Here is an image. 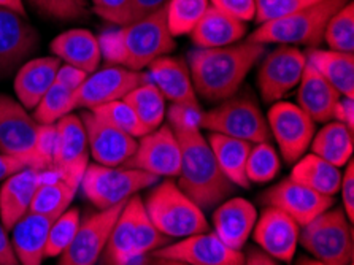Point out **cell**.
<instances>
[{
    "label": "cell",
    "instance_id": "cell-1",
    "mask_svg": "<svg viewBox=\"0 0 354 265\" xmlns=\"http://www.w3.org/2000/svg\"><path fill=\"white\" fill-rule=\"evenodd\" d=\"M266 53V45L248 39L223 48H196L186 59L196 94L210 102L230 99Z\"/></svg>",
    "mask_w": 354,
    "mask_h": 265
},
{
    "label": "cell",
    "instance_id": "cell-2",
    "mask_svg": "<svg viewBox=\"0 0 354 265\" xmlns=\"http://www.w3.org/2000/svg\"><path fill=\"white\" fill-rule=\"evenodd\" d=\"M99 40L102 56L111 64L143 72L156 59L175 50V39L170 35L165 8L136 23L121 26Z\"/></svg>",
    "mask_w": 354,
    "mask_h": 265
},
{
    "label": "cell",
    "instance_id": "cell-3",
    "mask_svg": "<svg viewBox=\"0 0 354 265\" xmlns=\"http://www.w3.org/2000/svg\"><path fill=\"white\" fill-rule=\"evenodd\" d=\"M181 149L178 186L202 212L216 208L235 186L219 169L210 145L201 131L175 132Z\"/></svg>",
    "mask_w": 354,
    "mask_h": 265
},
{
    "label": "cell",
    "instance_id": "cell-4",
    "mask_svg": "<svg viewBox=\"0 0 354 265\" xmlns=\"http://www.w3.org/2000/svg\"><path fill=\"white\" fill-rule=\"evenodd\" d=\"M143 207L149 221L167 239L181 240L208 230V221L202 210L171 180L154 186Z\"/></svg>",
    "mask_w": 354,
    "mask_h": 265
},
{
    "label": "cell",
    "instance_id": "cell-5",
    "mask_svg": "<svg viewBox=\"0 0 354 265\" xmlns=\"http://www.w3.org/2000/svg\"><path fill=\"white\" fill-rule=\"evenodd\" d=\"M351 0H323L280 19L259 24L248 37L250 42L261 45L312 46L324 39L326 26L342 7Z\"/></svg>",
    "mask_w": 354,
    "mask_h": 265
},
{
    "label": "cell",
    "instance_id": "cell-6",
    "mask_svg": "<svg viewBox=\"0 0 354 265\" xmlns=\"http://www.w3.org/2000/svg\"><path fill=\"white\" fill-rule=\"evenodd\" d=\"M299 243L321 262L332 265L353 262L351 223L340 207H330L300 227Z\"/></svg>",
    "mask_w": 354,
    "mask_h": 265
},
{
    "label": "cell",
    "instance_id": "cell-7",
    "mask_svg": "<svg viewBox=\"0 0 354 265\" xmlns=\"http://www.w3.org/2000/svg\"><path fill=\"white\" fill-rule=\"evenodd\" d=\"M160 178L131 167L89 164L82 180L86 199L99 210L126 202L145 188L158 185Z\"/></svg>",
    "mask_w": 354,
    "mask_h": 265
},
{
    "label": "cell",
    "instance_id": "cell-8",
    "mask_svg": "<svg viewBox=\"0 0 354 265\" xmlns=\"http://www.w3.org/2000/svg\"><path fill=\"white\" fill-rule=\"evenodd\" d=\"M202 129L248 143L270 142V131L261 108L250 95L235 94L203 113Z\"/></svg>",
    "mask_w": 354,
    "mask_h": 265
},
{
    "label": "cell",
    "instance_id": "cell-9",
    "mask_svg": "<svg viewBox=\"0 0 354 265\" xmlns=\"http://www.w3.org/2000/svg\"><path fill=\"white\" fill-rule=\"evenodd\" d=\"M148 73L136 72L122 66H111L97 68L89 73L84 83L75 91L71 100V111L75 108H89L110 104L115 100H122L138 86L147 83Z\"/></svg>",
    "mask_w": 354,
    "mask_h": 265
},
{
    "label": "cell",
    "instance_id": "cell-10",
    "mask_svg": "<svg viewBox=\"0 0 354 265\" xmlns=\"http://www.w3.org/2000/svg\"><path fill=\"white\" fill-rule=\"evenodd\" d=\"M270 137L275 138L278 149L288 164L296 162L307 153L315 135V121L291 102H275L267 113Z\"/></svg>",
    "mask_w": 354,
    "mask_h": 265
},
{
    "label": "cell",
    "instance_id": "cell-11",
    "mask_svg": "<svg viewBox=\"0 0 354 265\" xmlns=\"http://www.w3.org/2000/svg\"><path fill=\"white\" fill-rule=\"evenodd\" d=\"M56 149L51 169L59 180L78 189L89 165V145L82 118L73 113L56 122Z\"/></svg>",
    "mask_w": 354,
    "mask_h": 265
},
{
    "label": "cell",
    "instance_id": "cell-12",
    "mask_svg": "<svg viewBox=\"0 0 354 265\" xmlns=\"http://www.w3.org/2000/svg\"><path fill=\"white\" fill-rule=\"evenodd\" d=\"M305 66V53L297 46L278 45L269 54L266 53L257 72V88L264 102H280L281 97L297 88Z\"/></svg>",
    "mask_w": 354,
    "mask_h": 265
},
{
    "label": "cell",
    "instance_id": "cell-13",
    "mask_svg": "<svg viewBox=\"0 0 354 265\" xmlns=\"http://www.w3.org/2000/svg\"><path fill=\"white\" fill-rule=\"evenodd\" d=\"M181 149L178 138L169 124H162L137 142V149L124 167L147 172L158 178L178 176Z\"/></svg>",
    "mask_w": 354,
    "mask_h": 265
},
{
    "label": "cell",
    "instance_id": "cell-14",
    "mask_svg": "<svg viewBox=\"0 0 354 265\" xmlns=\"http://www.w3.org/2000/svg\"><path fill=\"white\" fill-rule=\"evenodd\" d=\"M153 257L169 259L189 265H243V251L229 248L214 232H202L176 243L158 248L151 253Z\"/></svg>",
    "mask_w": 354,
    "mask_h": 265
},
{
    "label": "cell",
    "instance_id": "cell-15",
    "mask_svg": "<svg viewBox=\"0 0 354 265\" xmlns=\"http://www.w3.org/2000/svg\"><path fill=\"white\" fill-rule=\"evenodd\" d=\"M126 202L111 208L99 210V213L83 221L72 243L61 254L59 265H95L105 250L111 229Z\"/></svg>",
    "mask_w": 354,
    "mask_h": 265
},
{
    "label": "cell",
    "instance_id": "cell-16",
    "mask_svg": "<svg viewBox=\"0 0 354 265\" xmlns=\"http://www.w3.org/2000/svg\"><path fill=\"white\" fill-rule=\"evenodd\" d=\"M80 118H82L86 137H88L89 153L95 164L121 167L136 153L137 138L102 121L93 111H83Z\"/></svg>",
    "mask_w": 354,
    "mask_h": 265
},
{
    "label": "cell",
    "instance_id": "cell-17",
    "mask_svg": "<svg viewBox=\"0 0 354 265\" xmlns=\"http://www.w3.org/2000/svg\"><path fill=\"white\" fill-rule=\"evenodd\" d=\"M300 226L275 207H267L251 232L257 246L275 261L291 262L299 245Z\"/></svg>",
    "mask_w": 354,
    "mask_h": 265
},
{
    "label": "cell",
    "instance_id": "cell-18",
    "mask_svg": "<svg viewBox=\"0 0 354 265\" xmlns=\"http://www.w3.org/2000/svg\"><path fill=\"white\" fill-rule=\"evenodd\" d=\"M264 202L267 207L281 210L304 227L326 210L334 207L335 199L315 192L307 186L292 181L291 178H286L264 194Z\"/></svg>",
    "mask_w": 354,
    "mask_h": 265
},
{
    "label": "cell",
    "instance_id": "cell-19",
    "mask_svg": "<svg viewBox=\"0 0 354 265\" xmlns=\"http://www.w3.org/2000/svg\"><path fill=\"white\" fill-rule=\"evenodd\" d=\"M39 127L40 124L18 100L0 94V154L29 156Z\"/></svg>",
    "mask_w": 354,
    "mask_h": 265
},
{
    "label": "cell",
    "instance_id": "cell-20",
    "mask_svg": "<svg viewBox=\"0 0 354 265\" xmlns=\"http://www.w3.org/2000/svg\"><path fill=\"white\" fill-rule=\"evenodd\" d=\"M39 45V34L26 16L0 7V73L8 75Z\"/></svg>",
    "mask_w": 354,
    "mask_h": 265
},
{
    "label": "cell",
    "instance_id": "cell-21",
    "mask_svg": "<svg viewBox=\"0 0 354 265\" xmlns=\"http://www.w3.org/2000/svg\"><path fill=\"white\" fill-rule=\"evenodd\" d=\"M257 221L254 205L243 197L226 199L213 212V229L229 248L241 251Z\"/></svg>",
    "mask_w": 354,
    "mask_h": 265
},
{
    "label": "cell",
    "instance_id": "cell-22",
    "mask_svg": "<svg viewBox=\"0 0 354 265\" xmlns=\"http://www.w3.org/2000/svg\"><path fill=\"white\" fill-rule=\"evenodd\" d=\"M145 72L165 100L171 104H196L197 94L185 59L162 56L149 64Z\"/></svg>",
    "mask_w": 354,
    "mask_h": 265
},
{
    "label": "cell",
    "instance_id": "cell-23",
    "mask_svg": "<svg viewBox=\"0 0 354 265\" xmlns=\"http://www.w3.org/2000/svg\"><path fill=\"white\" fill-rule=\"evenodd\" d=\"M43 180L41 170L24 169L2 181L0 188V221L7 232L29 212L32 199Z\"/></svg>",
    "mask_w": 354,
    "mask_h": 265
},
{
    "label": "cell",
    "instance_id": "cell-24",
    "mask_svg": "<svg viewBox=\"0 0 354 265\" xmlns=\"http://www.w3.org/2000/svg\"><path fill=\"white\" fill-rule=\"evenodd\" d=\"M61 61L55 56L37 57L28 61L15 77V94L26 110H34L41 97L55 84Z\"/></svg>",
    "mask_w": 354,
    "mask_h": 265
},
{
    "label": "cell",
    "instance_id": "cell-25",
    "mask_svg": "<svg viewBox=\"0 0 354 265\" xmlns=\"http://www.w3.org/2000/svg\"><path fill=\"white\" fill-rule=\"evenodd\" d=\"M53 56L68 66L77 67L86 73L99 68L102 51L97 37L88 29H71L62 32L51 42Z\"/></svg>",
    "mask_w": 354,
    "mask_h": 265
},
{
    "label": "cell",
    "instance_id": "cell-26",
    "mask_svg": "<svg viewBox=\"0 0 354 265\" xmlns=\"http://www.w3.org/2000/svg\"><path fill=\"white\" fill-rule=\"evenodd\" d=\"M55 219L43 214L26 213L13 226L12 246L21 265H41L45 259L48 232Z\"/></svg>",
    "mask_w": 354,
    "mask_h": 265
},
{
    "label": "cell",
    "instance_id": "cell-27",
    "mask_svg": "<svg viewBox=\"0 0 354 265\" xmlns=\"http://www.w3.org/2000/svg\"><path fill=\"white\" fill-rule=\"evenodd\" d=\"M297 91V105L315 122H329L342 94L312 66H305Z\"/></svg>",
    "mask_w": 354,
    "mask_h": 265
},
{
    "label": "cell",
    "instance_id": "cell-28",
    "mask_svg": "<svg viewBox=\"0 0 354 265\" xmlns=\"http://www.w3.org/2000/svg\"><path fill=\"white\" fill-rule=\"evenodd\" d=\"M142 205V199L133 196L122 207L104 250L106 265H131L136 261L133 243H136L137 214Z\"/></svg>",
    "mask_w": 354,
    "mask_h": 265
},
{
    "label": "cell",
    "instance_id": "cell-29",
    "mask_svg": "<svg viewBox=\"0 0 354 265\" xmlns=\"http://www.w3.org/2000/svg\"><path fill=\"white\" fill-rule=\"evenodd\" d=\"M312 66L327 83H330L343 97L354 99V54L310 48L305 53Z\"/></svg>",
    "mask_w": 354,
    "mask_h": 265
},
{
    "label": "cell",
    "instance_id": "cell-30",
    "mask_svg": "<svg viewBox=\"0 0 354 265\" xmlns=\"http://www.w3.org/2000/svg\"><path fill=\"white\" fill-rule=\"evenodd\" d=\"M245 34V23L230 18L210 5L196 29L191 32V40L196 48H223L239 43Z\"/></svg>",
    "mask_w": 354,
    "mask_h": 265
},
{
    "label": "cell",
    "instance_id": "cell-31",
    "mask_svg": "<svg viewBox=\"0 0 354 265\" xmlns=\"http://www.w3.org/2000/svg\"><path fill=\"white\" fill-rule=\"evenodd\" d=\"M208 145L214 154L219 169L223 170L224 175L227 176V180L232 183L234 186L250 189V181L246 178V159H248L251 145L243 140L230 138L226 135L219 134H210L208 137Z\"/></svg>",
    "mask_w": 354,
    "mask_h": 265
},
{
    "label": "cell",
    "instance_id": "cell-32",
    "mask_svg": "<svg viewBox=\"0 0 354 265\" xmlns=\"http://www.w3.org/2000/svg\"><path fill=\"white\" fill-rule=\"evenodd\" d=\"M292 181L307 186L312 191L334 197L340 191L342 172L339 167L329 164L315 154H304L291 170Z\"/></svg>",
    "mask_w": 354,
    "mask_h": 265
},
{
    "label": "cell",
    "instance_id": "cell-33",
    "mask_svg": "<svg viewBox=\"0 0 354 265\" xmlns=\"http://www.w3.org/2000/svg\"><path fill=\"white\" fill-rule=\"evenodd\" d=\"M310 149H312V154L340 169L353 158V131L342 122H326L319 132H315Z\"/></svg>",
    "mask_w": 354,
    "mask_h": 265
},
{
    "label": "cell",
    "instance_id": "cell-34",
    "mask_svg": "<svg viewBox=\"0 0 354 265\" xmlns=\"http://www.w3.org/2000/svg\"><path fill=\"white\" fill-rule=\"evenodd\" d=\"M122 100H126L132 107V110L136 111L137 118L148 132L156 131L164 124L165 111H167L165 99L149 80L131 91Z\"/></svg>",
    "mask_w": 354,
    "mask_h": 265
},
{
    "label": "cell",
    "instance_id": "cell-35",
    "mask_svg": "<svg viewBox=\"0 0 354 265\" xmlns=\"http://www.w3.org/2000/svg\"><path fill=\"white\" fill-rule=\"evenodd\" d=\"M77 191L78 189L72 188L59 178L55 181H43L35 191L28 213L43 214L56 219L68 208Z\"/></svg>",
    "mask_w": 354,
    "mask_h": 265
},
{
    "label": "cell",
    "instance_id": "cell-36",
    "mask_svg": "<svg viewBox=\"0 0 354 265\" xmlns=\"http://www.w3.org/2000/svg\"><path fill=\"white\" fill-rule=\"evenodd\" d=\"M210 8V0H170L165 7V18L170 35H191L198 21Z\"/></svg>",
    "mask_w": 354,
    "mask_h": 265
},
{
    "label": "cell",
    "instance_id": "cell-37",
    "mask_svg": "<svg viewBox=\"0 0 354 265\" xmlns=\"http://www.w3.org/2000/svg\"><path fill=\"white\" fill-rule=\"evenodd\" d=\"M281 169V161L270 142H261L251 145L248 159H246V178H248L250 185H266L272 181L278 175Z\"/></svg>",
    "mask_w": 354,
    "mask_h": 265
},
{
    "label": "cell",
    "instance_id": "cell-38",
    "mask_svg": "<svg viewBox=\"0 0 354 265\" xmlns=\"http://www.w3.org/2000/svg\"><path fill=\"white\" fill-rule=\"evenodd\" d=\"M89 111H93L102 121L113 126L118 131L131 135L133 138H142L143 135L149 134L126 100L110 102V104L95 107Z\"/></svg>",
    "mask_w": 354,
    "mask_h": 265
},
{
    "label": "cell",
    "instance_id": "cell-39",
    "mask_svg": "<svg viewBox=\"0 0 354 265\" xmlns=\"http://www.w3.org/2000/svg\"><path fill=\"white\" fill-rule=\"evenodd\" d=\"M324 40L329 50L340 53L354 51V5L348 2L337 12L324 30Z\"/></svg>",
    "mask_w": 354,
    "mask_h": 265
},
{
    "label": "cell",
    "instance_id": "cell-40",
    "mask_svg": "<svg viewBox=\"0 0 354 265\" xmlns=\"http://www.w3.org/2000/svg\"><path fill=\"white\" fill-rule=\"evenodd\" d=\"M72 93L56 83L48 89V93L41 97L39 105L34 108V120L40 126H51L56 124L62 116L71 113Z\"/></svg>",
    "mask_w": 354,
    "mask_h": 265
},
{
    "label": "cell",
    "instance_id": "cell-41",
    "mask_svg": "<svg viewBox=\"0 0 354 265\" xmlns=\"http://www.w3.org/2000/svg\"><path fill=\"white\" fill-rule=\"evenodd\" d=\"M80 224H82V218H80L78 210L75 208H67L59 218H56L48 232L45 257L61 256L72 243Z\"/></svg>",
    "mask_w": 354,
    "mask_h": 265
},
{
    "label": "cell",
    "instance_id": "cell-42",
    "mask_svg": "<svg viewBox=\"0 0 354 265\" xmlns=\"http://www.w3.org/2000/svg\"><path fill=\"white\" fill-rule=\"evenodd\" d=\"M167 240V237L160 234L151 221H149L147 212H145V207L142 205L140 210H138L136 224V243H133V257H136V261L147 256L148 253L156 251L158 248L169 245Z\"/></svg>",
    "mask_w": 354,
    "mask_h": 265
},
{
    "label": "cell",
    "instance_id": "cell-43",
    "mask_svg": "<svg viewBox=\"0 0 354 265\" xmlns=\"http://www.w3.org/2000/svg\"><path fill=\"white\" fill-rule=\"evenodd\" d=\"M34 7L51 19L75 21L88 16V0H29Z\"/></svg>",
    "mask_w": 354,
    "mask_h": 265
},
{
    "label": "cell",
    "instance_id": "cell-44",
    "mask_svg": "<svg viewBox=\"0 0 354 265\" xmlns=\"http://www.w3.org/2000/svg\"><path fill=\"white\" fill-rule=\"evenodd\" d=\"M256 16L254 19L259 24L269 23L273 19H280L300 10L312 7L323 0H254Z\"/></svg>",
    "mask_w": 354,
    "mask_h": 265
},
{
    "label": "cell",
    "instance_id": "cell-45",
    "mask_svg": "<svg viewBox=\"0 0 354 265\" xmlns=\"http://www.w3.org/2000/svg\"><path fill=\"white\" fill-rule=\"evenodd\" d=\"M203 111L198 102L196 104H171L165 118L167 124L174 132H185V131H202V120Z\"/></svg>",
    "mask_w": 354,
    "mask_h": 265
},
{
    "label": "cell",
    "instance_id": "cell-46",
    "mask_svg": "<svg viewBox=\"0 0 354 265\" xmlns=\"http://www.w3.org/2000/svg\"><path fill=\"white\" fill-rule=\"evenodd\" d=\"M56 138H57L56 124L39 127L34 148H32V151L29 153V158L32 161V169H37V170L51 169L53 158H55V149H56Z\"/></svg>",
    "mask_w": 354,
    "mask_h": 265
},
{
    "label": "cell",
    "instance_id": "cell-47",
    "mask_svg": "<svg viewBox=\"0 0 354 265\" xmlns=\"http://www.w3.org/2000/svg\"><path fill=\"white\" fill-rule=\"evenodd\" d=\"M210 5L230 18L248 23L256 16V2L254 0H210Z\"/></svg>",
    "mask_w": 354,
    "mask_h": 265
},
{
    "label": "cell",
    "instance_id": "cell-48",
    "mask_svg": "<svg viewBox=\"0 0 354 265\" xmlns=\"http://www.w3.org/2000/svg\"><path fill=\"white\" fill-rule=\"evenodd\" d=\"M95 15L111 24L122 26L127 13L129 0H91Z\"/></svg>",
    "mask_w": 354,
    "mask_h": 265
},
{
    "label": "cell",
    "instance_id": "cell-49",
    "mask_svg": "<svg viewBox=\"0 0 354 265\" xmlns=\"http://www.w3.org/2000/svg\"><path fill=\"white\" fill-rule=\"evenodd\" d=\"M170 0H129L127 13L122 26H127L136 21H140L147 16L153 15L167 7Z\"/></svg>",
    "mask_w": 354,
    "mask_h": 265
},
{
    "label": "cell",
    "instance_id": "cell-50",
    "mask_svg": "<svg viewBox=\"0 0 354 265\" xmlns=\"http://www.w3.org/2000/svg\"><path fill=\"white\" fill-rule=\"evenodd\" d=\"M340 192H342V203L343 212L350 223L354 221V162L353 159L346 164L345 173H342L340 181Z\"/></svg>",
    "mask_w": 354,
    "mask_h": 265
},
{
    "label": "cell",
    "instance_id": "cell-51",
    "mask_svg": "<svg viewBox=\"0 0 354 265\" xmlns=\"http://www.w3.org/2000/svg\"><path fill=\"white\" fill-rule=\"evenodd\" d=\"M86 78H88V73L83 70L68 66V64H61L56 75V83L64 86L73 94L84 83Z\"/></svg>",
    "mask_w": 354,
    "mask_h": 265
},
{
    "label": "cell",
    "instance_id": "cell-52",
    "mask_svg": "<svg viewBox=\"0 0 354 265\" xmlns=\"http://www.w3.org/2000/svg\"><path fill=\"white\" fill-rule=\"evenodd\" d=\"M24 169H32L29 156L0 154V183L7 180L8 176L15 175L16 172H21Z\"/></svg>",
    "mask_w": 354,
    "mask_h": 265
},
{
    "label": "cell",
    "instance_id": "cell-53",
    "mask_svg": "<svg viewBox=\"0 0 354 265\" xmlns=\"http://www.w3.org/2000/svg\"><path fill=\"white\" fill-rule=\"evenodd\" d=\"M332 121L345 124L348 129L354 131V99L342 95L334 108Z\"/></svg>",
    "mask_w": 354,
    "mask_h": 265
},
{
    "label": "cell",
    "instance_id": "cell-54",
    "mask_svg": "<svg viewBox=\"0 0 354 265\" xmlns=\"http://www.w3.org/2000/svg\"><path fill=\"white\" fill-rule=\"evenodd\" d=\"M0 265H21L13 251L12 240L8 239V232L0 221Z\"/></svg>",
    "mask_w": 354,
    "mask_h": 265
},
{
    "label": "cell",
    "instance_id": "cell-55",
    "mask_svg": "<svg viewBox=\"0 0 354 265\" xmlns=\"http://www.w3.org/2000/svg\"><path fill=\"white\" fill-rule=\"evenodd\" d=\"M243 265H278V264L275 259L270 257L269 254H266L262 250L251 248V250L246 253Z\"/></svg>",
    "mask_w": 354,
    "mask_h": 265
},
{
    "label": "cell",
    "instance_id": "cell-56",
    "mask_svg": "<svg viewBox=\"0 0 354 265\" xmlns=\"http://www.w3.org/2000/svg\"><path fill=\"white\" fill-rule=\"evenodd\" d=\"M0 7L8 8V10H12V12L26 16V8H24L23 0H0Z\"/></svg>",
    "mask_w": 354,
    "mask_h": 265
},
{
    "label": "cell",
    "instance_id": "cell-57",
    "mask_svg": "<svg viewBox=\"0 0 354 265\" xmlns=\"http://www.w3.org/2000/svg\"><path fill=\"white\" fill-rule=\"evenodd\" d=\"M149 265H189L185 262H178V261H169V259H158V257H151V262Z\"/></svg>",
    "mask_w": 354,
    "mask_h": 265
},
{
    "label": "cell",
    "instance_id": "cell-58",
    "mask_svg": "<svg viewBox=\"0 0 354 265\" xmlns=\"http://www.w3.org/2000/svg\"><path fill=\"white\" fill-rule=\"evenodd\" d=\"M297 265H332V264L321 262L318 259H313V257H300Z\"/></svg>",
    "mask_w": 354,
    "mask_h": 265
}]
</instances>
